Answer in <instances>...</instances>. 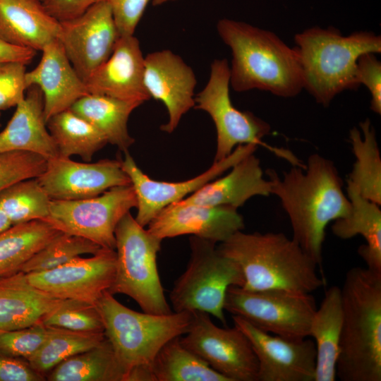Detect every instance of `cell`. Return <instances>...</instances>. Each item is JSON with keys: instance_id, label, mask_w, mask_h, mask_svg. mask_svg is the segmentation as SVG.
Segmentation results:
<instances>
[{"instance_id": "obj_1", "label": "cell", "mask_w": 381, "mask_h": 381, "mask_svg": "<svg viewBox=\"0 0 381 381\" xmlns=\"http://www.w3.org/2000/svg\"><path fill=\"white\" fill-rule=\"evenodd\" d=\"M267 174L271 194L280 200L289 218L292 238L320 266L327 226L351 210L334 162L315 153L305 168L292 166L282 177L271 169Z\"/></svg>"}, {"instance_id": "obj_2", "label": "cell", "mask_w": 381, "mask_h": 381, "mask_svg": "<svg viewBox=\"0 0 381 381\" xmlns=\"http://www.w3.org/2000/svg\"><path fill=\"white\" fill-rule=\"evenodd\" d=\"M217 30L231 51L230 85L236 92L254 89L282 97H293L303 89L296 48L274 32L244 22L223 18Z\"/></svg>"}, {"instance_id": "obj_3", "label": "cell", "mask_w": 381, "mask_h": 381, "mask_svg": "<svg viewBox=\"0 0 381 381\" xmlns=\"http://www.w3.org/2000/svg\"><path fill=\"white\" fill-rule=\"evenodd\" d=\"M341 293L336 376L341 381H381V272L350 269Z\"/></svg>"}, {"instance_id": "obj_4", "label": "cell", "mask_w": 381, "mask_h": 381, "mask_svg": "<svg viewBox=\"0 0 381 381\" xmlns=\"http://www.w3.org/2000/svg\"><path fill=\"white\" fill-rule=\"evenodd\" d=\"M217 248L239 265L245 289L311 294L325 284L318 274L315 261L283 233L238 231Z\"/></svg>"}, {"instance_id": "obj_5", "label": "cell", "mask_w": 381, "mask_h": 381, "mask_svg": "<svg viewBox=\"0 0 381 381\" xmlns=\"http://www.w3.org/2000/svg\"><path fill=\"white\" fill-rule=\"evenodd\" d=\"M294 41L303 88L324 107L341 92L360 86L356 76L359 56L381 52L380 36L368 31L343 36L332 27H313L296 34Z\"/></svg>"}, {"instance_id": "obj_6", "label": "cell", "mask_w": 381, "mask_h": 381, "mask_svg": "<svg viewBox=\"0 0 381 381\" xmlns=\"http://www.w3.org/2000/svg\"><path fill=\"white\" fill-rule=\"evenodd\" d=\"M104 332L125 375L138 366H151L159 350L169 340L186 334L193 312L156 315L140 313L106 291L96 303ZM124 379V377H123Z\"/></svg>"}, {"instance_id": "obj_7", "label": "cell", "mask_w": 381, "mask_h": 381, "mask_svg": "<svg viewBox=\"0 0 381 381\" xmlns=\"http://www.w3.org/2000/svg\"><path fill=\"white\" fill-rule=\"evenodd\" d=\"M115 238L116 272L109 292L128 296L145 313H171L157 263L162 239L145 229L130 212L119 222Z\"/></svg>"}, {"instance_id": "obj_8", "label": "cell", "mask_w": 381, "mask_h": 381, "mask_svg": "<svg viewBox=\"0 0 381 381\" xmlns=\"http://www.w3.org/2000/svg\"><path fill=\"white\" fill-rule=\"evenodd\" d=\"M189 243V262L169 295L174 312L203 311L226 325V293L231 286H243V272L236 262L218 251L216 243L195 236Z\"/></svg>"}, {"instance_id": "obj_9", "label": "cell", "mask_w": 381, "mask_h": 381, "mask_svg": "<svg viewBox=\"0 0 381 381\" xmlns=\"http://www.w3.org/2000/svg\"><path fill=\"white\" fill-rule=\"evenodd\" d=\"M230 68L226 59H214L209 80L195 97V108L207 112L217 131V150L214 162L229 156L240 145H262L292 166L304 164L291 152L269 145L262 139L270 132V126L253 113L242 111L232 104L229 95Z\"/></svg>"}, {"instance_id": "obj_10", "label": "cell", "mask_w": 381, "mask_h": 381, "mask_svg": "<svg viewBox=\"0 0 381 381\" xmlns=\"http://www.w3.org/2000/svg\"><path fill=\"white\" fill-rule=\"evenodd\" d=\"M224 308L264 332L302 339L309 337L317 307L311 294L286 289L250 291L231 286L226 291Z\"/></svg>"}, {"instance_id": "obj_11", "label": "cell", "mask_w": 381, "mask_h": 381, "mask_svg": "<svg viewBox=\"0 0 381 381\" xmlns=\"http://www.w3.org/2000/svg\"><path fill=\"white\" fill-rule=\"evenodd\" d=\"M136 207V195L130 184L85 199L52 200L44 221L62 232L85 238L101 248L115 250L116 228Z\"/></svg>"}, {"instance_id": "obj_12", "label": "cell", "mask_w": 381, "mask_h": 381, "mask_svg": "<svg viewBox=\"0 0 381 381\" xmlns=\"http://www.w3.org/2000/svg\"><path fill=\"white\" fill-rule=\"evenodd\" d=\"M181 343L229 381H258V362L251 344L236 326L220 327L203 311L193 318Z\"/></svg>"}, {"instance_id": "obj_13", "label": "cell", "mask_w": 381, "mask_h": 381, "mask_svg": "<svg viewBox=\"0 0 381 381\" xmlns=\"http://www.w3.org/2000/svg\"><path fill=\"white\" fill-rule=\"evenodd\" d=\"M114 249L100 248L89 258H76L56 268L25 273L30 284L52 296L96 304L115 277Z\"/></svg>"}, {"instance_id": "obj_14", "label": "cell", "mask_w": 381, "mask_h": 381, "mask_svg": "<svg viewBox=\"0 0 381 381\" xmlns=\"http://www.w3.org/2000/svg\"><path fill=\"white\" fill-rule=\"evenodd\" d=\"M58 40L85 81L111 56L119 37L110 6L98 1L80 16L60 22Z\"/></svg>"}, {"instance_id": "obj_15", "label": "cell", "mask_w": 381, "mask_h": 381, "mask_svg": "<svg viewBox=\"0 0 381 381\" xmlns=\"http://www.w3.org/2000/svg\"><path fill=\"white\" fill-rule=\"evenodd\" d=\"M257 147L251 144L238 145L229 156L214 162L205 172L180 182L159 181L150 178L138 167L131 155L126 152L121 164L136 195L138 212L135 220L145 227L164 208L197 191L246 156L254 153Z\"/></svg>"}, {"instance_id": "obj_16", "label": "cell", "mask_w": 381, "mask_h": 381, "mask_svg": "<svg viewBox=\"0 0 381 381\" xmlns=\"http://www.w3.org/2000/svg\"><path fill=\"white\" fill-rule=\"evenodd\" d=\"M249 339L258 362V381H315L316 348L310 339L271 334L232 315Z\"/></svg>"}, {"instance_id": "obj_17", "label": "cell", "mask_w": 381, "mask_h": 381, "mask_svg": "<svg viewBox=\"0 0 381 381\" xmlns=\"http://www.w3.org/2000/svg\"><path fill=\"white\" fill-rule=\"evenodd\" d=\"M36 179L52 200H59L89 198L131 184L121 161L79 162L61 156L48 159L44 171Z\"/></svg>"}, {"instance_id": "obj_18", "label": "cell", "mask_w": 381, "mask_h": 381, "mask_svg": "<svg viewBox=\"0 0 381 381\" xmlns=\"http://www.w3.org/2000/svg\"><path fill=\"white\" fill-rule=\"evenodd\" d=\"M144 84L150 98L161 101L167 108L168 121L162 131L172 133L182 116L195 107L197 80L193 70L169 49L145 56Z\"/></svg>"}, {"instance_id": "obj_19", "label": "cell", "mask_w": 381, "mask_h": 381, "mask_svg": "<svg viewBox=\"0 0 381 381\" xmlns=\"http://www.w3.org/2000/svg\"><path fill=\"white\" fill-rule=\"evenodd\" d=\"M147 230L164 239L190 234L214 243H222L244 229L243 217L230 206H207L174 202L156 215Z\"/></svg>"}, {"instance_id": "obj_20", "label": "cell", "mask_w": 381, "mask_h": 381, "mask_svg": "<svg viewBox=\"0 0 381 381\" xmlns=\"http://www.w3.org/2000/svg\"><path fill=\"white\" fill-rule=\"evenodd\" d=\"M144 68L138 40L133 35L119 36L109 59L85 81L88 93L143 103L150 99Z\"/></svg>"}, {"instance_id": "obj_21", "label": "cell", "mask_w": 381, "mask_h": 381, "mask_svg": "<svg viewBox=\"0 0 381 381\" xmlns=\"http://www.w3.org/2000/svg\"><path fill=\"white\" fill-rule=\"evenodd\" d=\"M38 65L25 73L28 88L39 87L44 97L47 121L52 116L70 109L89 94L85 81L77 73L58 40L46 45Z\"/></svg>"}, {"instance_id": "obj_22", "label": "cell", "mask_w": 381, "mask_h": 381, "mask_svg": "<svg viewBox=\"0 0 381 381\" xmlns=\"http://www.w3.org/2000/svg\"><path fill=\"white\" fill-rule=\"evenodd\" d=\"M16 107L11 119L0 132V154L25 151L37 154L47 160L59 156L47 126L40 88L30 86L25 98Z\"/></svg>"}, {"instance_id": "obj_23", "label": "cell", "mask_w": 381, "mask_h": 381, "mask_svg": "<svg viewBox=\"0 0 381 381\" xmlns=\"http://www.w3.org/2000/svg\"><path fill=\"white\" fill-rule=\"evenodd\" d=\"M60 22L42 0H0V39L18 47L42 51L58 40Z\"/></svg>"}, {"instance_id": "obj_24", "label": "cell", "mask_w": 381, "mask_h": 381, "mask_svg": "<svg viewBox=\"0 0 381 381\" xmlns=\"http://www.w3.org/2000/svg\"><path fill=\"white\" fill-rule=\"evenodd\" d=\"M270 195V182L263 176L259 159L251 153L235 164L228 174L211 181L181 201L238 208L254 196Z\"/></svg>"}, {"instance_id": "obj_25", "label": "cell", "mask_w": 381, "mask_h": 381, "mask_svg": "<svg viewBox=\"0 0 381 381\" xmlns=\"http://www.w3.org/2000/svg\"><path fill=\"white\" fill-rule=\"evenodd\" d=\"M61 301L30 284L22 271L1 277L0 331L40 323Z\"/></svg>"}, {"instance_id": "obj_26", "label": "cell", "mask_w": 381, "mask_h": 381, "mask_svg": "<svg viewBox=\"0 0 381 381\" xmlns=\"http://www.w3.org/2000/svg\"><path fill=\"white\" fill-rule=\"evenodd\" d=\"M346 182L351 210L347 216L334 221L332 231L341 239L363 236L365 244L359 246L358 255L367 268L381 272L380 205L363 197L352 183Z\"/></svg>"}, {"instance_id": "obj_27", "label": "cell", "mask_w": 381, "mask_h": 381, "mask_svg": "<svg viewBox=\"0 0 381 381\" xmlns=\"http://www.w3.org/2000/svg\"><path fill=\"white\" fill-rule=\"evenodd\" d=\"M343 320L341 288H329L312 318L309 337L315 340V381H334Z\"/></svg>"}, {"instance_id": "obj_28", "label": "cell", "mask_w": 381, "mask_h": 381, "mask_svg": "<svg viewBox=\"0 0 381 381\" xmlns=\"http://www.w3.org/2000/svg\"><path fill=\"white\" fill-rule=\"evenodd\" d=\"M142 104L87 94L76 101L70 109L97 128L108 143L126 152L134 143L128 130V121L133 111Z\"/></svg>"}, {"instance_id": "obj_29", "label": "cell", "mask_w": 381, "mask_h": 381, "mask_svg": "<svg viewBox=\"0 0 381 381\" xmlns=\"http://www.w3.org/2000/svg\"><path fill=\"white\" fill-rule=\"evenodd\" d=\"M350 130L355 162L346 181L369 200L381 205V157L375 130L369 119Z\"/></svg>"}, {"instance_id": "obj_30", "label": "cell", "mask_w": 381, "mask_h": 381, "mask_svg": "<svg viewBox=\"0 0 381 381\" xmlns=\"http://www.w3.org/2000/svg\"><path fill=\"white\" fill-rule=\"evenodd\" d=\"M61 231L44 220L12 225L0 233V278L23 265Z\"/></svg>"}, {"instance_id": "obj_31", "label": "cell", "mask_w": 381, "mask_h": 381, "mask_svg": "<svg viewBox=\"0 0 381 381\" xmlns=\"http://www.w3.org/2000/svg\"><path fill=\"white\" fill-rule=\"evenodd\" d=\"M124 370L105 337L98 345L73 356L54 367L49 381H123Z\"/></svg>"}, {"instance_id": "obj_32", "label": "cell", "mask_w": 381, "mask_h": 381, "mask_svg": "<svg viewBox=\"0 0 381 381\" xmlns=\"http://www.w3.org/2000/svg\"><path fill=\"white\" fill-rule=\"evenodd\" d=\"M47 126L61 157L78 155L85 162H90L108 143L97 128L71 109L52 116Z\"/></svg>"}, {"instance_id": "obj_33", "label": "cell", "mask_w": 381, "mask_h": 381, "mask_svg": "<svg viewBox=\"0 0 381 381\" xmlns=\"http://www.w3.org/2000/svg\"><path fill=\"white\" fill-rule=\"evenodd\" d=\"M151 367L155 381H229L185 347L180 337L159 350Z\"/></svg>"}, {"instance_id": "obj_34", "label": "cell", "mask_w": 381, "mask_h": 381, "mask_svg": "<svg viewBox=\"0 0 381 381\" xmlns=\"http://www.w3.org/2000/svg\"><path fill=\"white\" fill-rule=\"evenodd\" d=\"M49 327L45 341L27 361L35 370L43 375L64 360L98 345L106 337L104 332Z\"/></svg>"}, {"instance_id": "obj_35", "label": "cell", "mask_w": 381, "mask_h": 381, "mask_svg": "<svg viewBox=\"0 0 381 381\" xmlns=\"http://www.w3.org/2000/svg\"><path fill=\"white\" fill-rule=\"evenodd\" d=\"M51 200L36 178L16 182L0 191V209L12 225L45 220Z\"/></svg>"}, {"instance_id": "obj_36", "label": "cell", "mask_w": 381, "mask_h": 381, "mask_svg": "<svg viewBox=\"0 0 381 381\" xmlns=\"http://www.w3.org/2000/svg\"><path fill=\"white\" fill-rule=\"evenodd\" d=\"M100 248L99 246L85 238L61 231L33 255L20 271L32 273L49 270L81 255H93Z\"/></svg>"}, {"instance_id": "obj_37", "label": "cell", "mask_w": 381, "mask_h": 381, "mask_svg": "<svg viewBox=\"0 0 381 381\" xmlns=\"http://www.w3.org/2000/svg\"><path fill=\"white\" fill-rule=\"evenodd\" d=\"M50 327L78 332H104V325L96 304L74 299L61 300L41 322Z\"/></svg>"}, {"instance_id": "obj_38", "label": "cell", "mask_w": 381, "mask_h": 381, "mask_svg": "<svg viewBox=\"0 0 381 381\" xmlns=\"http://www.w3.org/2000/svg\"><path fill=\"white\" fill-rule=\"evenodd\" d=\"M47 160L25 151L0 154V191L11 184L38 177L45 169Z\"/></svg>"}, {"instance_id": "obj_39", "label": "cell", "mask_w": 381, "mask_h": 381, "mask_svg": "<svg viewBox=\"0 0 381 381\" xmlns=\"http://www.w3.org/2000/svg\"><path fill=\"white\" fill-rule=\"evenodd\" d=\"M49 332L42 322L9 331H0V355L28 361L41 346Z\"/></svg>"}, {"instance_id": "obj_40", "label": "cell", "mask_w": 381, "mask_h": 381, "mask_svg": "<svg viewBox=\"0 0 381 381\" xmlns=\"http://www.w3.org/2000/svg\"><path fill=\"white\" fill-rule=\"evenodd\" d=\"M26 72L22 62H0V111L16 107L25 98Z\"/></svg>"}, {"instance_id": "obj_41", "label": "cell", "mask_w": 381, "mask_h": 381, "mask_svg": "<svg viewBox=\"0 0 381 381\" xmlns=\"http://www.w3.org/2000/svg\"><path fill=\"white\" fill-rule=\"evenodd\" d=\"M356 76L358 84L368 87L370 95V109L381 114V63L375 54L365 53L357 60Z\"/></svg>"}, {"instance_id": "obj_42", "label": "cell", "mask_w": 381, "mask_h": 381, "mask_svg": "<svg viewBox=\"0 0 381 381\" xmlns=\"http://www.w3.org/2000/svg\"><path fill=\"white\" fill-rule=\"evenodd\" d=\"M109 4L120 36L133 35L152 0H98Z\"/></svg>"}, {"instance_id": "obj_43", "label": "cell", "mask_w": 381, "mask_h": 381, "mask_svg": "<svg viewBox=\"0 0 381 381\" xmlns=\"http://www.w3.org/2000/svg\"><path fill=\"white\" fill-rule=\"evenodd\" d=\"M45 377L23 359L0 355V381H42Z\"/></svg>"}, {"instance_id": "obj_44", "label": "cell", "mask_w": 381, "mask_h": 381, "mask_svg": "<svg viewBox=\"0 0 381 381\" xmlns=\"http://www.w3.org/2000/svg\"><path fill=\"white\" fill-rule=\"evenodd\" d=\"M48 13L59 22L78 17L98 0H42Z\"/></svg>"}, {"instance_id": "obj_45", "label": "cell", "mask_w": 381, "mask_h": 381, "mask_svg": "<svg viewBox=\"0 0 381 381\" xmlns=\"http://www.w3.org/2000/svg\"><path fill=\"white\" fill-rule=\"evenodd\" d=\"M35 50L10 44L0 39V62L19 61L30 64L36 55Z\"/></svg>"}, {"instance_id": "obj_46", "label": "cell", "mask_w": 381, "mask_h": 381, "mask_svg": "<svg viewBox=\"0 0 381 381\" xmlns=\"http://www.w3.org/2000/svg\"><path fill=\"white\" fill-rule=\"evenodd\" d=\"M12 226V224L4 212L0 209V233Z\"/></svg>"}, {"instance_id": "obj_47", "label": "cell", "mask_w": 381, "mask_h": 381, "mask_svg": "<svg viewBox=\"0 0 381 381\" xmlns=\"http://www.w3.org/2000/svg\"><path fill=\"white\" fill-rule=\"evenodd\" d=\"M177 0H152V4L155 6H161L167 3L176 1Z\"/></svg>"}, {"instance_id": "obj_48", "label": "cell", "mask_w": 381, "mask_h": 381, "mask_svg": "<svg viewBox=\"0 0 381 381\" xmlns=\"http://www.w3.org/2000/svg\"><path fill=\"white\" fill-rule=\"evenodd\" d=\"M0 116H1V114H0Z\"/></svg>"}]
</instances>
